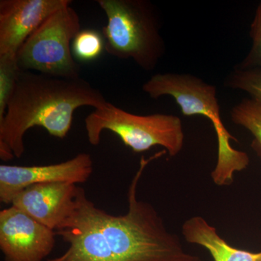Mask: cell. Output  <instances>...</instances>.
<instances>
[{
  "label": "cell",
  "instance_id": "obj_1",
  "mask_svg": "<svg viewBox=\"0 0 261 261\" xmlns=\"http://www.w3.org/2000/svg\"><path fill=\"white\" fill-rule=\"evenodd\" d=\"M141 158L128 191V211L113 216L89 200L80 187L74 208L56 232L68 244L60 256L47 261H202L186 251L177 234L168 231L149 202L138 200L137 186L146 166L166 154Z\"/></svg>",
  "mask_w": 261,
  "mask_h": 261
},
{
  "label": "cell",
  "instance_id": "obj_2",
  "mask_svg": "<svg viewBox=\"0 0 261 261\" xmlns=\"http://www.w3.org/2000/svg\"><path fill=\"white\" fill-rule=\"evenodd\" d=\"M108 101L99 89L79 78L53 76L20 70L0 121V158L20 159L25 151L23 137L30 128L42 127L57 138L68 135L75 110L97 109Z\"/></svg>",
  "mask_w": 261,
  "mask_h": 261
},
{
  "label": "cell",
  "instance_id": "obj_3",
  "mask_svg": "<svg viewBox=\"0 0 261 261\" xmlns=\"http://www.w3.org/2000/svg\"><path fill=\"white\" fill-rule=\"evenodd\" d=\"M142 91L152 99L163 96L173 97L184 116H202L208 118L218 142L217 162L211 172L215 185L219 187L231 185L234 173L248 167V154L231 145V141H238L223 123L214 85L190 73H156L144 83Z\"/></svg>",
  "mask_w": 261,
  "mask_h": 261
},
{
  "label": "cell",
  "instance_id": "obj_4",
  "mask_svg": "<svg viewBox=\"0 0 261 261\" xmlns=\"http://www.w3.org/2000/svg\"><path fill=\"white\" fill-rule=\"evenodd\" d=\"M107 23L102 28L106 51L132 60L150 71L164 56L166 44L154 5L147 0H97Z\"/></svg>",
  "mask_w": 261,
  "mask_h": 261
},
{
  "label": "cell",
  "instance_id": "obj_5",
  "mask_svg": "<svg viewBox=\"0 0 261 261\" xmlns=\"http://www.w3.org/2000/svg\"><path fill=\"white\" fill-rule=\"evenodd\" d=\"M84 123L89 144L93 146L99 145L104 130L118 136L136 153L161 146L168 155L175 157L185 145L183 124L174 115L154 113L141 116L108 102L89 113Z\"/></svg>",
  "mask_w": 261,
  "mask_h": 261
},
{
  "label": "cell",
  "instance_id": "obj_6",
  "mask_svg": "<svg viewBox=\"0 0 261 261\" xmlns=\"http://www.w3.org/2000/svg\"><path fill=\"white\" fill-rule=\"evenodd\" d=\"M81 31L80 15L70 5L48 17L27 39L17 53L21 70L64 78L80 77L71 44Z\"/></svg>",
  "mask_w": 261,
  "mask_h": 261
},
{
  "label": "cell",
  "instance_id": "obj_7",
  "mask_svg": "<svg viewBox=\"0 0 261 261\" xmlns=\"http://www.w3.org/2000/svg\"><path fill=\"white\" fill-rule=\"evenodd\" d=\"M56 231L12 205L0 211V250L5 261H43L56 245Z\"/></svg>",
  "mask_w": 261,
  "mask_h": 261
},
{
  "label": "cell",
  "instance_id": "obj_8",
  "mask_svg": "<svg viewBox=\"0 0 261 261\" xmlns=\"http://www.w3.org/2000/svg\"><path fill=\"white\" fill-rule=\"evenodd\" d=\"M93 171V161L82 152L73 159L46 166H20L0 165V201L12 204L15 196L25 188L47 182L85 183Z\"/></svg>",
  "mask_w": 261,
  "mask_h": 261
},
{
  "label": "cell",
  "instance_id": "obj_9",
  "mask_svg": "<svg viewBox=\"0 0 261 261\" xmlns=\"http://www.w3.org/2000/svg\"><path fill=\"white\" fill-rule=\"evenodd\" d=\"M70 0H1L0 56H17L31 35Z\"/></svg>",
  "mask_w": 261,
  "mask_h": 261
},
{
  "label": "cell",
  "instance_id": "obj_10",
  "mask_svg": "<svg viewBox=\"0 0 261 261\" xmlns=\"http://www.w3.org/2000/svg\"><path fill=\"white\" fill-rule=\"evenodd\" d=\"M79 190L68 182L37 184L18 193L11 205L56 231L74 208Z\"/></svg>",
  "mask_w": 261,
  "mask_h": 261
},
{
  "label": "cell",
  "instance_id": "obj_11",
  "mask_svg": "<svg viewBox=\"0 0 261 261\" xmlns=\"http://www.w3.org/2000/svg\"><path fill=\"white\" fill-rule=\"evenodd\" d=\"M181 233L187 243L205 248L214 261H261V251H247L231 246L202 216L186 220L182 224Z\"/></svg>",
  "mask_w": 261,
  "mask_h": 261
},
{
  "label": "cell",
  "instance_id": "obj_12",
  "mask_svg": "<svg viewBox=\"0 0 261 261\" xmlns=\"http://www.w3.org/2000/svg\"><path fill=\"white\" fill-rule=\"evenodd\" d=\"M230 117L235 125L251 134L252 149L261 159V105L251 98H245L231 108Z\"/></svg>",
  "mask_w": 261,
  "mask_h": 261
},
{
  "label": "cell",
  "instance_id": "obj_13",
  "mask_svg": "<svg viewBox=\"0 0 261 261\" xmlns=\"http://www.w3.org/2000/svg\"><path fill=\"white\" fill-rule=\"evenodd\" d=\"M71 49L77 62L89 63L96 61L106 50L102 32L94 29L81 30L73 39Z\"/></svg>",
  "mask_w": 261,
  "mask_h": 261
},
{
  "label": "cell",
  "instance_id": "obj_14",
  "mask_svg": "<svg viewBox=\"0 0 261 261\" xmlns=\"http://www.w3.org/2000/svg\"><path fill=\"white\" fill-rule=\"evenodd\" d=\"M224 86L242 91L261 105V69H240L236 68L225 79Z\"/></svg>",
  "mask_w": 261,
  "mask_h": 261
},
{
  "label": "cell",
  "instance_id": "obj_15",
  "mask_svg": "<svg viewBox=\"0 0 261 261\" xmlns=\"http://www.w3.org/2000/svg\"><path fill=\"white\" fill-rule=\"evenodd\" d=\"M20 70L17 56H0V121L4 118Z\"/></svg>",
  "mask_w": 261,
  "mask_h": 261
},
{
  "label": "cell",
  "instance_id": "obj_16",
  "mask_svg": "<svg viewBox=\"0 0 261 261\" xmlns=\"http://www.w3.org/2000/svg\"><path fill=\"white\" fill-rule=\"evenodd\" d=\"M250 36L252 45L250 51L236 68L240 69H261V3L257 8L250 25Z\"/></svg>",
  "mask_w": 261,
  "mask_h": 261
}]
</instances>
